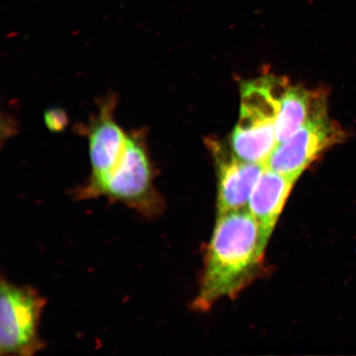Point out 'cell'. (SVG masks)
<instances>
[{
	"instance_id": "cell-1",
	"label": "cell",
	"mask_w": 356,
	"mask_h": 356,
	"mask_svg": "<svg viewBox=\"0 0 356 356\" xmlns=\"http://www.w3.org/2000/svg\"><path fill=\"white\" fill-rule=\"evenodd\" d=\"M266 248L248 209L218 215L193 309L207 311L218 301L237 296L259 275Z\"/></svg>"
},
{
	"instance_id": "cell-2",
	"label": "cell",
	"mask_w": 356,
	"mask_h": 356,
	"mask_svg": "<svg viewBox=\"0 0 356 356\" xmlns=\"http://www.w3.org/2000/svg\"><path fill=\"white\" fill-rule=\"evenodd\" d=\"M156 176L157 170L149 152L146 129H136L128 132L126 149L113 170L95 184L79 186L74 191V198L106 197L154 219L165 209L164 199L154 184Z\"/></svg>"
},
{
	"instance_id": "cell-3",
	"label": "cell",
	"mask_w": 356,
	"mask_h": 356,
	"mask_svg": "<svg viewBox=\"0 0 356 356\" xmlns=\"http://www.w3.org/2000/svg\"><path fill=\"white\" fill-rule=\"evenodd\" d=\"M286 81L265 77L243 84L239 120L231 136L233 152L238 158L265 165L277 145L275 123Z\"/></svg>"
},
{
	"instance_id": "cell-4",
	"label": "cell",
	"mask_w": 356,
	"mask_h": 356,
	"mask_svg": "<svg viewBox=\"0 0 356 356\" xmlns=\"http://www.w3.org/2000/svg\"><path fill=\"white\" fill-rule=\"evenodd\" d=\"M47 300L31 286L2 277L0 288V355L31 356L46 346L39 336Z\"/></svg>"
},
{
	"instance_id": "cell-5",
	"label": "cell",
	"mask_w": 356,
	"mask_h": 356,
	"mask_svg": "<svg viewBox=\"0 0 356 356\" xmlns=\"http://www.w3.org/2000/svg\"><path fill=\"white\" fill-rule=\"evenodd\" d=\"M344 139L345 132L329 118L327 104H324L299 130L275 146L265 167L297 181L320 156Z\"/></svg>"
},
{
	"instance_id": "cell-6",
	"label": "cell",
	"mask_w": 356,
	"mask_h": 356,
	"mask_svg": "<svg viewBox=\"0 0 356 356\" xmlns=\"http://www.w3.org/2000/svg\"><path fill=\"white\" fill-rule=\"evenodd\" d=\"M118 104V93L109 92L99 100L97 113L88 122L77 127V132L88 140L91 172L87 184H95L108 175L126 149L128 132L115 118Z\"/></svg>"
},
{
	"instance_id": "cell-7",
	"label": "cell",
	"mask_w": 356,
	"mask_h": 356,
	"mask_svg": "<svg viewBox=\"0 0 356 356\" xmlns=\"http://www.w3.org/2000/svg\"><path fill=\"white\" fill-rule=\"evenodd\" d=\"M210 146L217 167L218 215L246 210L253 188L265 165L245 161L220 141L211 140Z\"/></svg>"
},
{
	"instance_id": "cell-8",
	"label": "cell",
	"mask_w": 356,
	"mask_h": 356,
	"mask_svg": "<svg viewBox=\"0 0 356 356\" xmlns=\"http://www.w3.org/2000/svg\"><path fill=\"white\" fill-rule=\"evenodd\" d=\"M296 181L265 168L252 190L248 211L257 222L266 247Z\"/></svg>"
},
{
	"instance_id": "cell-9",
	"label": "cell",
	"mask_w": 356,
	"mask_h": 356,
	"mask_svg": "<svg viewBox=\"0 0 356 356\" xmlns=\"http://www.w3.org/2000/svg\"><path fill=\"white\" fill-rule=\"evenodd\" d=\"M327 104L326 93L323 91H310L302 86H291L286 81L280 93L275 123L277 144L286 140L316 111Z\"/></svg>"
},
{
	"instance_id": "cell-10",
	"label": "cell",
	"mask_w": 356,
	"mask_h": 356,
	"mask_svg": "<svg viewBox=\"0 0 356 356\" xmlns=\"http://www.w3.org/2000/svg\"><path fill=\"white\" fill-rule=\"evenodd\" d=\"M44 121L51 132L63 131L68 124V117L64 110L60 108L49 109L44 114Z\"/></svg>"
}]
</instances>
